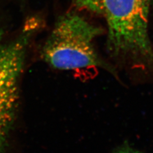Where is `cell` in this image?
Wrapping results in <instances>:
<instances>
[{
	"mask_svg": "<svg viewBox=\"0 0 153 153\" xmlns=\"http://www.w3.org/2000/svg\"><path fill=\"white\" fill-rule=\"evenodd\" d=\"M151 0H100V13L108 26V46L113 54L153 62L148 34Z\"/></svg>",
	"mask_w": 153,
	"mask_h": 153,
	"instance_id": "1",
	"label": "cell"
},
{
	"mask_svg": "<svg viewBox=\"0 0 153 153\" xmlns=\"http://www.w3.org/2000/svg\"><path fill=\"white\" fill-rule=\"evenodd\" d=\"M27 37L26 33L21 35L0 50V153L16 114Z\"/></svg>",
	"mask_w": 153,
	"mask_h": 153,
	"instance_id": "3",
	"label": "cell"
},
{
	"mask_svg": "<svg viewBox=\"0 0 153 153\" xmlns=\"http://www.w3.org/2000/svg\"><path fill=\"white\" fill-rule=\"evenodd\" d=\"M113 153H143L140 151L129 146L128 145H124L118 148Z\"/></svg>",
	"mask_w": 153,
	"mask_h": 153,
	"instance_id": "5",
	"label": "cell"
},
{
	"mask_svg": "<svg viewBox=\"0 0 153 153\" xmlns=\"http://www.w3.org/2000/svg\"><path fill=\"white\" fill-rule=\"evenodd\" d=\"M0 38H1V36H0Z\"/></svg>",
	"mask_w": 153,
	"mask_h": 153,
	"instance_id": "6",
	"label": "cell"
},
{
	"mask_svg": "<svg viewBox=\"0 0 153 153\" xmlns=\"http://www.w3.org/2000/svg\"><path fill=\"white\" fill-rule=\"evenodd\" d=\"M81 6L93 12L100 13V0H76Z\"/></svg>",
	"mask_w": 153,
	"mask_h": 153,
	"instance_id": "4",
	"label": "cell"
},
{
	"mask_svg": "<svg viewBox=\"0 0 153 153\" xmlns=\"http://www.w3.org/2000/svg\"><path fill=\"white\" fill-rule=\"evenodd\" d=\"M100 33V29L78 15L63 17L44 47L45 61L62 70L100 66L114 74V70L99 59L94 49V41Z\"/></svg>",
	"mask_w": 153,
	"mask_h": 153,
	"instance_id": "2",
	"label": "cell"
}]
</instances>
